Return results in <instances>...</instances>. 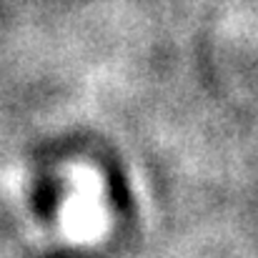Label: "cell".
<instances>
[{
	"instance_id": "cell-1",
	"label": "cell",
	"mask_w": 258,
	"mask_h": 258,
	"mask_svg": "<svg viewBox=\"0 0 258 258\" xmlns=\"http://www.w3.org/2000/svg\"><path fill=\"white\" fill-rule=\"evenodd\" d=\"M71 175L76 180V190L66 201L63 228L68 231L71 238L88 241L100 231V223H103V213L98 208V185L90 183L93 173L88 168H73Z\"/></svg>"
}]
</instances>
